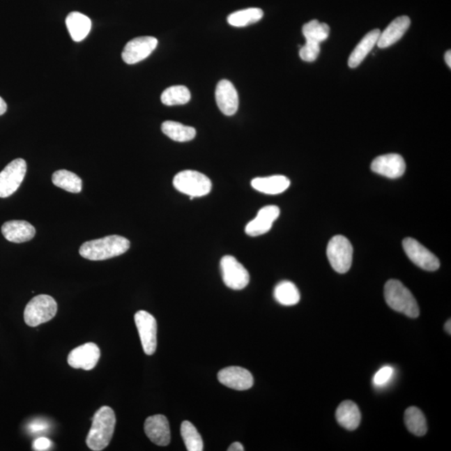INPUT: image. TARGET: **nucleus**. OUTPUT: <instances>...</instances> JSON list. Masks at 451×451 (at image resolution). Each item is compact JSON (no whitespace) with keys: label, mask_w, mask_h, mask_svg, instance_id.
Instances as JSON below:
<instances>
[{"label":"nucleus","mask_w":451,"mask_h":451,"mask_svg":"<svg viewBox=\"0 0 451 451\" xmlns=\"http://www.w3.org/2000/svg\"><path fill=\"white\" fill-rule=\"evenodd\" d=\"M130 246L128 239L121 236L112 235L83 243L79 248V254L88 260L102 261L124 254Z\"/></svg>","instance_id":"f257e3e1"},{"label":"nucleus","mask_w":451,"mask_h":451,"mask_svg":"<svg viewBox=\"0 0 451 451\" xmlns=\"http://www.w3.org/2000/svg\"><path fill=\"white\" fill-rule=\"evenodd\" d=\"M116 423L115 412L111 407L102 406L95 412L86 438L88 448L94 451L107 448L111 442Z\"/></svg>","instance_id":"f03ea898"},{"label":"nucleus","mask_w":451,"mask_h":451,"mask_svg":"<svg viewBox=\"0 0 451 451\" xmlns=\"http://www.w3.org/2000/svg\"><path fill=\"white\" fill-rule=\"evenodd\" d=\"M385 298L392 309L412 319L419 317L418 303L402 282L395 280L388 281L385 286Z\"/></svg>","instance_id":"7ed1b4c3"},{"label":"nucleus","mask_w":451,"mask_h":451,"mask_svg":"<svg viewBox=\"0 0 451 451\" xmlns=\"http://www.w3.org/2000/svg\"><path fill=\"white\" fill-rule=\"evenodd\" d=\"M58 310L57 303L49 295L40 294L33 298L25 307L24 319L29 327H37L54 318Z\"/></svg>","instance_id":"20e7f679"},{"label":"nucleus","mask_w":451,"mask_h":451,"mask_svg":"<svg viewBox=\"0 0 451 451\" xmlns=\"http://www.w3.org/2000/svg\"><path fill=\"white\" fill-rule=\"evenodd\" d=\"M174 185L178 192L190 196L191 200L194 197L208 195L213 185L208 176L192 170L183 171L176 174Z\"/></svg>","instance_id":"39448f33"},{"label":"nucleus","mask_w":451,"mask_h":451,"mask_svg":"<svg viewBox=\"0 0 451 451\" xmlns=\"http://www.w3.org/2000/svg\"><path fill=\"white\" fill-rule=\"evenodd\" d=\"M353 247L349 240L338 235L332 238L327 247V257L334 270L339 273H347L351 268Z\"/></svg>","instance_id":"423d86ee"},{"label":"nucleus","mask_w":451,"mask_h":451,"mask_svg":"<svg viewBox=\"0 0 451 451\" xmlns=\"http://www.w3.org/2000/svg\"><path fill=\"white\" fill-rule=\"evenodd\" d=\"M135 323L146 355L153 356L158 347L157 320L148 312L141 310L135 314Z\"/></svg>","instance_id":"0eeeda50"},{"label":"nucleus","mask_w":451,"mask_h":451,"mask_svg":"<svg viewBox=\"0 0 451 451\" xmlns=\"http://www.w3.org/2000/svg\"><path fill=\"white\" fill-rule=\"evenodd\" d=\"M27 164L24 159L14 160L0 172V198L14 194L23 183L26 174Z\"/></svg>","instance_id":"6e6552de"},{"label":"nucleus","mask_w":451,"mask_h":451,"mask_svg":"<svg viewBox=\"0 0 451 451\" xmlns=\"http://www.w3.org/2000/svg\"><path fill=\"white\" fill-rule=\"evenodd\" d=\"M220 266L223 282L229 288L241 290L245 289L250 284V273L234 257H223Z\"/></svg>","instance_id":"1a4fd4ad"},{"label":"nucleus","mask_w":451,"mask_h":451,"mask_svg":"<svg viewBox=\"0 0 451 451\" xmlns=\"http://www.w3.org/2000/svg\"><path fill=\"white\" fill-rule=\"evenodd\" d=\"M403 247L408 258L420 268L427 271H436L440 268V261L435 254L414 238L404 239Z\"/></svg>","instance_id":"9d476101"},{"label":"nucleus","mask_w":451,"mask_h":451,"mask_svg":"<svg viewBox=\"0 0 451 451\" xmlns=\"http://www.w3.org/2000/svg\"><path fill=\"white\" fill-rule=\"evenodd\" d=\"M158 40L153 36H141L128 42L122 52V60L128 65L145 60L158 47Z\"/></svg>","instance_id":"9b49d317"},{"label":"nucleus","mask_w":451,"mask_h":451,"mask_svg":"<svg viewBox=\"0 0 451 451\" xmlns=\"http://www.w3.org/2000/svg\"><path fill=\"white\" fill-rule=\"evenodd\" d=\"M219 382L236 390H247L254 385V377L246 369L238 366L227 367L219 371Z\"/></svg>","instance_id":"f8f14e48"},{"label":"nucleus","mask_w":451,"mask_h":451,"mask_svg":"<svg viewBox=\"0 0 451 451\" xmlns=\"http://www.w3.org/2000/svg\"><path fill=\"white\" fill-rule=\"evenodd\" d=\"M406 162L399 154H387L375 158L371 164V170L385 178L396 179L406 171Z\"/></svg>","instance_id":"ddd939ff"},{"label":"nucleus","mask_w":451,"mask_h":451,"mask_svg":"<svg viewBox=\"0 0 451 451\" xmlns=\"http://www.w3.org/2000/svg\"><path fill=\"white\" fill-rule=\"evenodd\" d=\"M100 357L99 347L94 343H86L69 353L68 364L74 369L91 370L98 364Z\"/></svg>","instance_id":"4468645a"},{"label":"nucleus","mask_w":451,"mask_h":451,"mask_svg":"<svg viewBox=\"0 0 451 451\" xmlns=\"http://www.w3.org/2000/svg\"><path fill=\"white\" fill-rule=\"evenodd\" d=\"M145 433L151 442L160 446H167L171 441L169 422L166 416L155 415L145 421Z\"/></svg>","instance_id":"2eb2a0df"},{"label":"nucleus","mask_w":451,"mask_h":451,"mask_svg":"<svg viewBox=\"0 0 451 451\" xmlns=\"http://www.w3.org/2000/svg\"><path fill=\"white\" fill-rule=\"evenodd\" d=\"M280 215V209L277 206H266L259 211L258 215L246 226V234L251 237H258L270 231L273 222Z\"/></svg>","instance_id":"dca6fc26"},{"label":"nucleus","mask_w":451,"mask_h":451,"mask_svg":"<svg viewBox=\"0 0 451 451\" xmlns=\"http://www.w3.org/2000/svg\"><path fill=\"white\" fill-rule=\"evenodd\" d=\"M216 101L217 107L225 116H234L239 105V97L234 84L222 79L216 88Z\"/></svg>","instance_id":"f3484780"},{"label":"nucleus","mask_w":451,"mask_h":451,"mask_svg":"<svg viewBox=\"0 0 451 451\" xmlns=\"http://www.w3.org/2000/svg\"><path fill=\"white\" fill-rule=\"evenodd\" d=\"M2 234L8 242L22 243L31 241L36 231L31 223L22 220H13L3 223Z\"/></svg>","instance_id":"a211bd4d"},{"label":"nucleus","mask_w":451,"mask_h":451,"mask_svg":"<svg viewBox=\"0 0 451 451\" xmlns=\"http://www.w3.org/2000/svg\"><path fill=\"white\" fill-rule=\"evenodd\" d=\"M411 25V19L408 16H399L392 21L389 26L381 33L377 45L379 48L390 47L398 42L408 31Z\"/></svg>","instance_id":"6ab92c4d"},{"label":"nucleus","mask_w":451,"mask_h":451,"mask_svg":"<svg viewBox=\"0 0 451 451\" xmlns=\"http://www.w3.org/2000/svg\"><path fill=\"white\" fill-rule=\"evenodd\" d=\"M336 419L341 427L348 431H355L359 427L361 421L360 408L351 400H345L337 408Z\"/></svg>","instance_id":"aec40b11"},{"label":"nucleus","mask_w":451,"mask_h":451,"mask_svg":"<svg viewBox=\"0 0 451 451\" xmlns=\"http://www.w3.org/2000/svg\"><path fill=\"white\" fill-rule=\"evenodd\" d=\"M66 23L71 38L75 42L85 40L91 29L89 17L79 12L70 13L67 16Z\"/></svg>","instance_id":"412c9836"},{"label":"nucleus","mask_w":451,"mask_h":451,"mask_svg":"<svg viewBox=\"0 0 451 451\" xmlns=\"http://www.w3.org/2000/svg\"><path fill=\"white\" fill-rule=\"evenodd\" d=\"M381 33V31L378 29H373L362 38L359 45L353 50L351 57L349 59L348 64L351 68H356L361 64L371 50L377 45Z\"/></svg>","instance_id":"4be33fe9"},{"label":"nucleus","mask_w":451,"mask_h":451,"mask_svg":"<svg viewBox=\"0 0 451 451\" xmlns=\"http://www.w3.org/2000/svg\"><path fill=\"white\" fill-rule=\"evenodd\" d=\"M252 187L257 191L269 195H276L289 188L290 181L284 176H272L267 178H257L252 181Z\"/></svg>","instance_id":"5701e85b"},{"label":"nucleus","mask_w":451,"mask_h":451,"mask_svg":"<svg viewBox=\"0 0 451 451\" xmlns=\"http://www.w3.org/2000/svg\"><path fill=\"white\" fill-rule=\"evenodd\" d=\"M162 130L164 134L175 142H185L193 140L196 130L192 126L184 125L179 122L167 121L163 122Z\"/></svg>","instance_id":"b1692460"},{"label":"nucleus","mask_w":451,"mask_h":451,"mask_svg":"<svg viewBox=\"0 0 451 451\" xmlns=\"http://www.w3.org/2000/svg\"><path fill=\"white\" fill-rule=\"evenodd\" d=\"M274 298L284 306L296 305L300 301V293L294 284L290 281H282L274 289Z\"/></svg>","instance_id":"393cba45"},{"label":"nucleus","mask_w":451,"mask_h":451,"mask_svg":"<svg viewBox=\"0 0 451 451\" xmlns=\"http://www.w3.org/2000/svg\"><path fill=\"white\" fill-rule=\"evenodd\" d=\"M404 423L412 434L417 436H423L427 432V419L420 408L411 406L404 413Z\"/></svg>","instance_id":"a878e982"},{"label":"nucleus","mask_w":451,"mask_h":451,"mask_svg":"<svg viewBox=\"0 0 451 451\" xmlns=\"http://www.w3.org/2000/svg\"><path fill=\"white\" fill-rule=\"evenodd\" d=\"M52 183L57 188L71 193H79L82 190V180L77 174L67 170H59L52 176Z\"/></svg>","instance_id":"bb28decb"},{"label":"nucleus","mask_w":451,"mask_h":451,"mask_svg":"<svg viewBox=\"0 0 451 451\" xmlns=\"http://www.w3.org/2000/svg\"><path fill=\"white\" fill-rule=\"evenodd\" d=\"M263 17V11L261 8H250L233 13L227 17V22L231 26L245 27L247 25L259 22Z\"/></svg>","instance_id":"cd10ccee"},{"label":"nucleus","mask_w":451,"mask_h":451,"mask_svg":"<svg viewBox=\"0 0 451 451\" xmlns=\"http://www.w3.org/2000/svg\"><path fill=\"white\" fill-rule=\"evenodd\" d=\"M303 35L305 37L306 41L321 44L330 36V26L326 23H320L318 20H311L310 22L303 25Z\"/></svg>","instance_id":"c85d7f7f"},{"label":"nucleus","mask_w":451,"mask_h":451,"mask_svg":"<svg viewBox=\"0 0 451 451\" xmlns=\"http://www.w3.org/2000/svg\"><path fill=\"white\" fill-rule=\"evenodd\" d=\"M161 100L162 102L168 107L185 105L191 100V93L188 88L184 86H171L163 91Z\"/></svg>","instance_id":"c756f323"},{"label":"nucleus","mask_w":451,"mask_h":451,"mask_svg":"<svg viewBox=\"0 0 451 451\" xmlns=\"http://www.w3.org/2000/svg\"><path fill=\"white\" fill-rule=\"evenodd\" d=\"M181 434L188 451L204 450V441L194 425L188 420L181 425Z\"/></svg>","instance_id":"7c9ffc66"},{"label":"nucleus","mask_w":451,"mask_h":451,"mask_svg":"<svg viewBox=\"0 0 451 451\" xmlns=\"http://www.w3.org/2000/svg\"><path fill=\"white\" fill-rule=\"evenodd\" d=\"M320 53V44L315 42L306 41L305 45L299 50V56L303 61L314 62L317 60Z\"/></svg>","instance_id":"2f4dec72"},{"label":"nucleus","mask_w":451,"mask_h":451,"mask_svg":"<svg viewBox=\"0 0 451 451\" xmlns=\"http://www.w3.org/2000/svg\"><path fill=\"white\" fill-rule=\"evenodd\" d=\"M395 370L390 366L383 367L379 369L376 374H374L373 382L374 385L377 387H382L387 385L393 377Z\"/></svg>","instance_id":"473e14b6"},{"label":"nucleus","mask_w":451,"mask_h":451,"mask_svg":"<svg viewBox=\"0 0 451 451\" xmlns=\"http://www.w3.org/2000/svg\"><path fill=\"white\" fill-rule=\"evenodd\" d=\"M49 427V423L43 420H36L32 421L28 425L29 431L32 434H37L45 431Z\"/></svg>","instance_id":"72a5a7b5"},{"label":"nucleus","mask_w":451,"mask_h":451,"mask_svg":"<svg viewBox=\"0 0 451 451\" xmlns=\"http://www.w3.org/2000/svg\"><path fill=\"white\" fill-rule=\"evenodd\" d=\"M52 442L45 437H40L33 442V448L37 451H45L52 448Z\"/></svg>","instance_id":"f704fd0d"},{"label":"nucleus","mask_w":451,"mask_h":451,"mask_svg":"<svg viewBox=\"0 0 451 451\" xmlns=\"http://www.w3.org/2000/svg\"><path fill=\"white\" fill-rule=\"evenodd\" d=\"M245 449H244L243 445L240 442H234L227 449L229 451H243Z\"/></svg>","instance_id":"c9c22d12"},{"label":"nucleus","mask_w":451,"mask_h":451,"mask_svg":"<svg viewBox=\"0 0 451 451\" xmlns=\"http://www.w3.org/2000/svg\"><path fill=\"white\" fill-rule=\"evenodd\" d=\"M7 111V104L2 97H0V116L3 115Z\"/></svg>","instance_id":"e433bc0d"},{"label":"nucleus","mask_w":451,"mask_h":451,"mask_svg":"<svg viewBox=\"0 0 451 451\" xmlns=\"http://www.w3.org/2000/svg\"><path fill=\"white\" fill-rule=\"evenodd\" d=\"M445 60L446 62V64L451 68V52L450 50H448V52L445 53Z\"/></svg>","instance_id":"4c0bfd02"},{"label":"nucleus","mask_w":451,"mask_h":451,"mask_svg":"<svg viewBox=\"0 0 451 451\" xmlns=\"http://www.w3.org/2000/svg\"><path fill=\"white\" fill-rule=\"evenodd\" d=\"M451 322L450 319L448 320V322H446L445 326V330L446 332H448L449 335L451 334Z\"/></svg>","instance_id":"58836bf2"}]
</instances>
